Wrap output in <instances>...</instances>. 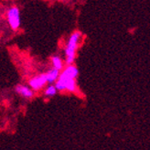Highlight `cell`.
I'll return each instance as SVG.
<instances>
[{
	"mask_svg": "<svg viewBox=\"0 0 150 150\" xmlns=\"http://www.w3.org/2000/svg\"><path fill=\"white\" fill-rule=\"evenodd\" d=\"M82 37V34L81 31H74L70 36L68 42H67L65 49H64V53H65V64L66 65H71L73 63L75 57H76V51L79 47V44L81 41V39Z\"/></svg>",
	"mask_w": 150,
	"mask_h": 150,
	"instance_id": "cell-1",
	"label": "cell"
},
{
	"mask_svg": "<svg viewBox=\"0 0 150 150\" xmlns=\"http://www.w3.org/2000/svg\"><path fill=\"white\" fill-rule=\"evenodd\" d=\"M79 75V70L75 65H66L65 68L62 71L59 77L55 82V86L58 92L66 91V82L70 79H77Z\"/></svg>",
	"mask_w": 150,
	"mask_h": 150,
	"instance_id": "cell-2",
	"label": "cell"
},
{
	"mask_svg": "<svg viewBox=\"0 0 150 150\" xmlns=\"http://www.w3.org/2000/svg\"><path fill=\"white\" fill-rule=\"evenodd\" d=\"M6 19L8 22V25L12 30H18L20 28L21 19H20V11L18 6H14L6 12Z\"/></svg>",
	"mask_w": 150,
	"mask_h": 150,
	"instance_id": "cell-3",
	"label": "cell"
},
{
	"mask_svg": "<svg viewBox=\"0 0 150 150\" xmlns=\"http://www.w3.org/2000/svg\"><path fill=\"white\" fill-rule=\"evenodd\" d=\"M47 83H49V82H48L46 73H41L39 75H36V76L31 78L28 81V85L30 86L35 92L41 90Z\"/></svg>",
	"mask_w": 150,
	"mask_h": 150,
	"instance_id": "cell-4",
	"label": "cell"
},
{
	"mask_svg": "<svg viewBox=\"0 0 150 150\" xmlns=\"http://www.w3.org/2000/svg\"><path fill=\"white\" fill-rule=\"evenodd\" d=\"M15 91L25 99H32L35 94V91L30 86H26L23 84H18L15 88Z\"/></svg>",
	"mask_w": 150,
	"mask_h": 150,
	"instance_id": "cell-5",
	"label": "cell"
},
{
	"mask_svg": "<svg viewBox=\"0 0 150 150\" xmlns=\"http://www.w3.org/2000/svg\"><path fill=\"white\" fill-rule=\"evenodd\" d=\"M59 74H61L59 71L57 70V69H55V68H52V69L49 70L47 71V73H46L49 83L50 84H54L55 82L57 81V80L59 79Z\"/></svg>",
	"mask_w": 150,
	"mask_h": 150,
	"instance_id": "cell-6",
	"label": "cell"
},
{
	"mask_svg": "<svg viewBox=\"0 0 150 150\" xmlns=\"http://www.w3.org/2000/svg\"><path fill=\"white\" fill-rule=\"evenodd\" d=\"M50 62H51V64H52V68H55L59 71H62L64 68H63V61L62 59L59 57V56H57V55H54L50 58Z\"/></svg>",
	"mask_w": 150,
	"mask_h": 150,
	"instance_id": "cell-7",
	"label": "cell"
},
{
	"mask_svg": "<svg viewBox=\"0 0 150 150\" xmlns=\"http://www.w3.org/2000/svg\"><path fill=\"white\" fill-rule=\"evenodd\" d=\"M58 92V90L55 86V83L54 84H50L46 87V89L44 90V95L46 97H52L56 95Z\"/></svg>",
	"mask_w": 150,
	"mask_h": 150,
	"instance_id": "cell-8",
	"label": "cell"
},
{
	"mask_svg": "<svg viewBox=\"0 0 150 150\" xmlns=\"http://www.w3.org/2000/svg\"><path fill=\"white\" fill-rule=\"evenodd\" d=\"M58 1H59V0H58Z\"/></svg>",
	"mask_w": 150,
	"mask_h": 150,
	"instance_id": "cell-9",
	"label": "cell"
}]
</instances>
